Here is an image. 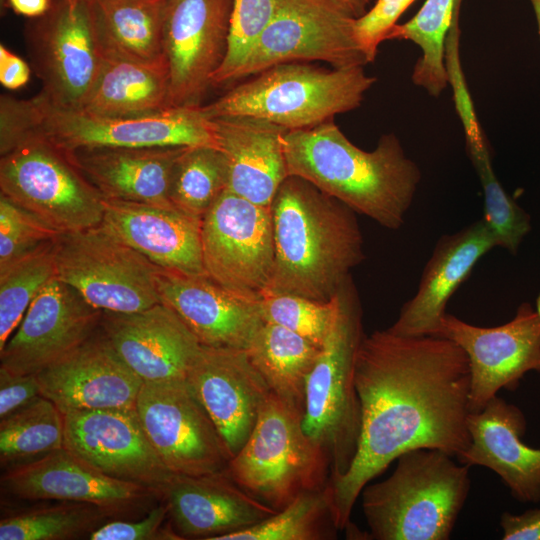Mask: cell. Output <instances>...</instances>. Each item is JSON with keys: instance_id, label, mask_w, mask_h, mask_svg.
Here are the masks:
<instances>
[{"instance_id": "cell-1", "label": "cell", "mask_w": 540, "mask_h": 540, "mask_svg": "<svg viewBox=\"0 0 540 540\" xmlns=\"http://www.w3.org/2000/svg\"><path fill=\"white\" fill-rule=\"evenodd\" d=\"M471 373L450 339L377 330L361 341L355 363L361 429L349 469L327 487L335 526L344 530L369 481L401 454L442 450L456 459L470 446Z\"/></svg>"}, {"instance_id": "cell-2", "label": "cell", "mask_w": 540, "mask_h": 540, "mask_svg": "<svg viewBox=\"0 0 540 540\" xmlns=\"http://www.w3.org/2000/svg\"><path fill=\"white\" fill-rule=\"evenodd\" d=\"M270 210L275 260L265 291L330 301L364 259L355 212L293 175L279 186Z\"/></svg>"}, {"instance_id": "cell-3", "label": "cell", "mask_w": 540, "mask_h": 540, "mask_svg": "<svg viewBox=\"0 0 540 540\" xmlns=\"http://www.w3.org/2000/svg\"><path fill=\"white\" fill-rule=\"evenodd\" d=\"M288 175L306 179L324 193L396 230L404 223L421 180L393 133L373 151L355 146L333 122L288 130L282 136Z\"/></svg>"}, {"instance_id": "cell-4", "label": "cell", "mask_w": 540, "mask_h": 540, "mask_svg": "<svg viewBox=\"0 0 540 540\" xmlns=\"http://www.w3.org/2000/svg\"><path fill=\"white\" fill-rule=\"evenodd\" d=\"M24 136L43 138L66 152L95 147L219 148L212 119L201 106L101 117L56 106L40 94L30 99L1 96L0 152Z\"/></svg>"}, {"instance_id": "cell-5", "label": "cell", "mask_w": 540, "mask_h": 540, "mask_svg": "<svg viewBox=\"0 0 540 540\" xmlns=\"http://www.w3.org/2000/svg\"><path fill=\"white\" fill-rule=\"evenodd\" d=\"M396 461L388 478L361 491L369 539L448 540L470 492V466L434 448Z\"/></svg>"}, {"instance_id": "cell-6", "label": "cell", "mask_w": 540, "mask_h": 540, "mask_svg": "<svg viewBox=\"0 0 540 540\" xmlns=\"http://www.w3.org/2000/svg\"><path fill=\"white\" fill-rule=\"evenodd\" d=\"M363 67L327 70L298 62L277 64L201 109L210 119L241 115L287 130L312 128L361 105L376 82Z\"/></svg>"}, {"instance_id": "cell-7", "label": "cell", "mask_w": 540, "mask_h": 540, "mask_svg": "<svg viewBox=\"0 0 540 540\" xmlns=\"http://www.w3.org/2000/svg\"><path fill=\"white\" fill-rule=\"evenodd\" d=\"M364 336L362 309L350 277L338 292L333 323L305 389L302 426L327 453L329 478L344 474L358 449L361 410L355 363Z\"/></svg>"}, {"instance_id": "cell-8", "label": "cell", "mask_w": 540, "mask_h": 540, "mask_svg": "<svg viewBox=\"0 0 540 540\" xmlns=\"http://www.w3.org/2000/svg\"><path fill=\"white\" fill-rule=\"evenodd\" d=\"M302 418L271 392L228 464L239 486L276 511L304 492L323 489L330 477L328 455L304 431Z\"/></svg>"}, {"instance_id": "cell-9", "label": "cell", "mask_w": 540, "mask_h": 540, "mask_svg": "<svg viewBox=\"0 0 540 540\" xmlns=\"http://www.w3.org/2000/svg\"><path fill=\"white\" fill-rule=\"evenodd\" d=\"M0 194L60 233L100 225L104 202L65 151L24 136L0 153Z\"/></svg>"}, {"instance_id": "cell-10", "label": "cell", "mask_w": 540, "mask_h": 540, "mask_svg": "<svg viewBox=\"0 0 540 540\" xmlns=\"http://www.w3.org/2000/svg\"><path fill=\"white\" fill-rule=\"evenodd\" d=\"M54 257L56 277L103 312L134 313L161 303V269L102 224L60 233Z\"/></svg>"}, {"instance_id": "cell-11", "label": "cell", "mask_w": 540, "mask_h": 540, "mask_svg": "<svg viewBox=\"0 0 540 540\" xmlns=\"http://www.w3.org/2000/svg\"><path fill=\"white\" fill-rule=\"evenodd\" d=\"M135 408L172 474L201 476L228 469L231 455L186 379L144 381Z\"/></svg>"}, {"instance_id": "cell-12", "label": "cell", "mask_w": 540, "mask_h": 540, "mask_svg": "<svg viewBox=\"0 0 540 540\" xmlns=\"http://www.w3.org/2000/svg\"><path fill=\"white\" fill-rule=\"evenodd\" d=\"M206 274L224 288L260 300L274 267L271 210L228 190L201 220Z\"/></svg>"}, {"instance_id": "cell-13", "label": "cell", "mask_w": 540, "mask_h": 540, "mask_svg": "<svg viewBox=\"0 0 540 540\" xmlns=\"http://www.w3.org/2000/svg\"><path fill=\"white\" fill-rule=\"evenodd\" d=\"M29 29L27 46L39 93L50 103L79 109L103 64L86 0H60Z\"/></svg>"}, {"instance_id": "cell-14", "label": "cell", "mask_w": 540, "mask_h": 540, "mask_svg": "<svg viewBox=\"0 0 540 540\" xmlns=\"http://www.w3.org/2000/svg\"><path fill=\"white\" fill-rule=\"evenodd\" d=\"M355 20L326 0H279L272 21L233 81L281 63L320 60L333 68L366 65Z\"/></svg>"}, {"instance_id": "cell-15", "label": "cell", "mask_w": 540, "mask_h": 540, "mask_svg": "<svg viewBox=\"0 0 540 540\" xmlns=\"http://www.w3.org/2000/svg\"><path fill=\"white\" fill-rule=\"evenodd\" d=\"M437 336L455 342L468 357L471 413L480 412L500 389L515 391L527 372L540 374V298L536 310L524 302L511 321L495 327L446 313Z\"/></svg>"}, {"instance_id": "cell-16", "label": "cell", "mask_w": 540, "mask_h": 540, "mask_svg": "<svg viewBox=\"0 0 540 540\" xmlns=\"http://www.w3.org/2000/svg\"><path fill=\"white\" fill-rule=\"evenodd\" d=\"M234 0H167L163 43L171 107H197L222 64Z\"/></svg>"}, {"instance_id": "cell-17", "label": "cell", "mask_w": 540, "mask_h": 540, "mask_svg": "<svg viewBox=\"0 0 540 540\" xmlns=\"http://www.w3.org/2000/svg\"><path fill=\"white\" fill-rule=\"evenodd\" d=\"M102 315L76 289L54 277L0 350V367L13 374L39 373L94 335Z\"/></svg>"}, {"instance_id": "cell-18", "label": "cell", "mask_w": 540, "mask_h": 540, "mask_svg": "<svg viewBox=\"0 0 540 540\" xmlns=\"http://www.w3.org/2000/svg\"><path fill=\"white\" fill-rule=\"evenodd\" d=\"M65 448L111 477L159 496L173 475L149 441L136 408L68 410Z\"/></svg>"}, {"instance_id": "cell-19", "label": "cell", "mask_w": 540, "mask_h": 540, "mask_svg": "<svg viewBox=\"0 0 540 540\" xmlns=\"http://www.w3.org/2000/svg\"><path fill=\"white\" fill-rule=\"evenodd\" d=\"M231 458L250 436L271 391L246 349L201 347L186 376Z\"/></svg>"}, {"instance_id": "cell-20", "label": "cell", "mask_w": 540, "mask_h": 540, "mask_svg": "<svg viewBox=\"0 0 540 540\" xmlns=\"http://www.w3.org/2000/svg\"><path fill=\"white\" fill-rule=\"evenodd\" d=\"M36 375L41 395L62 412L135 408L143 384L117 355L100 327L84 343Z\"/></svg>"}, {"instance_id": "cell-21", "label": "cell", "mask_w": 540, "mask_h": 540, "mask_svg": "<svg viewBox=\"0 0 540 540\" xmlns=\"http://www.w3.org/2000/svg\"><path fill=\"white\" fill-rule=\"evenodd\" d=\"M100 330L144 381L186 379L201 343L164 303L134 313L103 312Z\"/></svg>"}, {"instance_id": "cell-22", "label": "cell", "mask_w": 540, "mask_h": 540, "mask_svg": "<svg viewBox=\"0 0 540 540\" xmlns=\"http://www.w3.org/2000/svg\"><path fill=\"white\" fill-rule=\"evenodd\" d=\"M160 300L174 310L201 345L248 349L264 323L259 300L238 295L208 275L160 270Z\"/></svg>"}, {"instance_id": "cell-23", "label": "cell", "mask_w": 540, "mask_h": 540, "mask_svg": "<svg viewBox=\"0 0 540 540\" xmlns=\"http://www.w3.org/2000/svg\"><path fill=\"white\" fill-rule=\"evenodd\" d=\"M1 490L24 500L92 503L113 513L159 496L143 485L104 474L65 447L5 470Z\"/></svg>"}, {"instance_id": "cell-24", "label": "cell", "mask_w": 540, "mask_h": 540, "mask_svg": "<svg viewBox=\"0 0 540 540\" xmlns=\"http://www.w3.org/2000/svg\"><path fill=\"white\" fill-rule=\"evenodd\" d=\"M162 497L182 539L216 540L276 512L239 486L228 469L201 476L174 474Z\"/></svg>"}, {"instance_id": "cell-25", "label": "cell", "mask_w": 540, "mask_h": 540, "mask_svg": "<svg viewBox=\"0 0 540 540\" xmlns=\"http://www.w3.org/2000/svg\"><path fill=\"white\" fill-rule=\"evenodd\" d=\"M498 239L484 218L442 236L426 264L416 294L402 306L387 330L401 336H437L446 305L476 263Z\"/></svg>"}, {"instance_id": "cell-26", "label": "cell", "mask_w": 540, "mask_h": 540, "mask_svg": "<svg viewBox=\"0 0 540 540\" xmlns=\"http://www.w3.org/2000/svg\"><path fill=\"white\" fill-rule=\"evenodd\" d=\"M468 428L470 446L457 460L495 472L516 500L540 502V449L522 441L527 422L521 409L496 395L470 414Z\"/></svg>"}, {"instance_id": "cell-27", "label": "cell", "mask_w": 540, "mask_h": 540, "mask_svg": "<svg viewBox=\"0 0 540 540\" xmlns=\"http://www.w3.org/2000/svg\"><path fill=\"white\" fill-rule=\"evenodd\" d=\"M103 202L101 224L155 266L185 275L206 274L201 221L171 208L108 199Z\"/></svg>"}, {"instance_id": "cell-28", "label": "cell", "mask_w": 540, "mask_h": 540, "mask_svg": "<svg viewBox=\"0 0 540 540\" xmlns=\"http://www.w3.org/2000/svg\"><path fill=\"white\" fill-rule=\"evenodd\" d=\"M184 148L95 147L65 152L103 199L175 209L169 199L170 180Z\"/></svg>"}, {"instance_id": "cell-29", "label": "cell", "mask_w": 540, "mask_h": 540, "mask_svg": "<svg viewBox=\"0 0 540 540\" xmlns=\"http://www.w3.org/2000/svg\"><path fill=\"white\" fill-rule=\"evenodd\" d=\"M227 164V190L270 208L281 183L289 176L282 136L287 129L252 116L212 118Z\"/></svg>"}, {"instance_id": "cell-30", "label": "cell", "mask_w": 540, "mask_h": 540, "mask_svg": "<svg viewBox=\"0 0 540 540\" xmlns=\"http://www.w3.org/2000/svg\"><path fill=\"white\" fill-rule=\"evenodd\" d=\"M445 65L449 85L453 89L456 112L464 128L467 151L483 189V218L495 233L499 247L516 254L531 229L530 217L506 193L496 177L487 142L466 85L458 49L447 51Z\"/></svg>"}, {"instance_id": "cell-31", "label": "cell", "mask_w": 540, "mask_h": 540, "mask_svg": "<svg viewBox=\"0 0 540 540\" xmlns=\"http://www.w3.org/2000/svg\"><path fill=\"white\" fill-rule=\"evenodd\" d=\"M103 56L168 68L163 43L167 0H86Z\"/></svg>"}, {"instance_id": "cell-32", "label": "cell", "mask_w": 540, "mask_h": 540, "mask_svg": "<svg viewBox=\"0 0 540 540\" xmlns=\"http://www.w3.org/2000/svg\"><path fill=\"white\" fill-rule=\"evenodd\" d=\"M168 108V68L103 56L99 76L79 110L101 117H135Z\"/></svg>"}, {"instance_id": "cell-33", "label": "cell", "mask_w": 540, "mask_h": 540, "mask_svg": "<svg viewBox=\"0 0 540 540\" xmlns=\"http://www.w3.org/2000/svg\"><path fill=\"white\" fill-rule=\"evenodd\" d=\"M320 348L285 327L264 321L246 350L270 391L303 415L307 378Z\"/></svg>"}, {"instance_id": "cell-34", "label": "cell", "mask_w": 540, "mask_h": 540, "mask_svg": "<svg viewBox=\"0 0 540 540\" xmlns=\"http://www.w3.org/2000/svg\"><path fill=\"white\" fill-rule=\"evenodd\" d=\"M64 447V413L42 395L0 419V463L5 470Z\"/></svg>"}, {"instance_id": "cell-35", "label": "cell", "mask_w": 540, "mask_h": 540, "mask_svg": "<svg viewBox=\"0 0 540 540\" xmlns=\"http://www.w3.org/2000/svg\"><path fill=\"white\" fill-rule=\"evenodd\" d=\"M462 0H426L417 14L396 24L386 40H410L421 49L412 81L429 95L438 97L449 84L445 65L446 38Z\"/></svg>"}, {"instance_id": "cell-36", "label": "cell", "mask_w": 540, "mask_h": 540, "mask_svg": "<svg viewBox=\"0 0 540 540\" xmlns=\"http://www.w3.org/2000/svg\"><path fill=\"white\" fill-rule=\"evenodd\" d=\"M113 514L102 506L76 501L35 506L1 518L0 540H68L90 535Z\"/></svg>"}, {"instance_id": "cell-37", "label": "cell", "mask_w": 540, "mask_h": 540, "mask_svg": "<svg viewBox=\"0 0 540 540\" xmlns=\"http://www.w3.org/2000/svg\"><path fill=\"white\" fill-rule=\"evenodd\" d=\"M227 164L219 148L185 147L173 167L169 199L172 206L196 220L227 190Z\"/></svg>"}, {"instance_id": "cell-38", "label": "cell", "mask_w": 540, "mask_h": 540, "mask_svg": "<svg viewBox=\"0 0 540 540\" xmlns=\"http://www.w3.org/2000/svg\"><path fill=\"white\" fill-rule=\"evenodd\" d=\"M335 526L328 487L307 491L266 519L216 540L333 539Z\"/></svg>"}, {"instance_id": "cell-39", "label": "cell", "mask_w": 540, "mask_h": 540, "mask_svg": "<svg viewBox=\"0 0 540 540\" xmlns=\"http://www.w3.org/2000/svg\"><path fill=\"white\" fill-rule=\"evenodd\" d=\"M54 242L0 274V350L34 298L56 277Z\"/></svg>"}, {"instance_id": "cell-40", "label": "cell", "mask_w": 540, "mask_h": 540, "mask_svg": "<svg viewBox=\"0 0 540 540\" xmlns=\"http://www.w3.org/2000/svg\"><path fill=\"white\" fill-rule=\"evenodd\" d=\"M338 293L328 302L265 291L260 300L263 320L285 327L321 347L334 320Z\"/></svg>"}, {"instance_id": "cell-41", "label": "cell", "mask_w": 540, "mask_h": 540, "mask_svg": "<svg viewBox=\"0 0 540 540\" xmlns=\"http://www.w3.org/2000/svg\"><path fill=\"white\" fill-rule=\"evenodd\" d=\"M279 0H234L225 58L212 77V86L233 81L234 75L272 21Z\"/></svg>"}, {"instance_id": "cell-42", "label": "cell", "mask_w": 540, "mask_h": 540, "mask_svg": "<svg viewBox=\"0 0 540 540\" xmlns=\"http://www.w3.org/2000/svg\"><path fill=\"white\" fill-rule=\"evenodd\" d=\"M59 231L0 194V274L52 244Z\"/></svg>"}, {"instance_id": "cell-43", "label": "cell", "mask_w": 540, "mask_h": 540, "mask_svg": "<svg viewBox=\"0 0 540 540\" xmlns=\"http://www.w3.org/2000/svg\"><path fill=\"white\" fill-rule=\"evenodd\" d=\"M414 1L377 0L373 7L355 20V36L368 63L375 60L378 46L386 40L398 19Z\"/></svg>"}, {"instance_id": "cell-44", "label": "cell", "mask_w": 540, "mask_h": 540, "mask_svg": "<svg viewBox=\"0 0 540 540\" xmlns=\"http://www.w3.org/2000/svg\"><path fill=\"white\" fill-rule=\"evenodd\" d=\"M169 516L166 502L152 508L142 519L136 521L105 522L90 535L91 540H179L174 528L164 527Z\"/></svg>"}, {"instance_id": "cell-45", "label": "cell", "mask_w": 540, "mask_h": 540, "mask_svg": "<svg viewBox=\"0 0 540 540\" xmlns=\"http://www.w3.org/2000/svg\"><path fill=\"white\" fill-rule=\"evenodd\" d=\"M41 396L36 374H13L0 367V419Z\"/></svg>"}, {"instance_id": "cell-46", "label": "cell", "mask_w": 540, "mask_h": 540, "mask_svg": "<svg viewBox=\"0 0 540 540\" xmlns=\"http://www.w3.org/2000/svg\"><path fill=\"white\" fill-rule=\"evenodd\" d=\"M500 526L504 540H540V508L528 509L517 515L503 512Z\"/></svg>"}, {"instance_id": "cell-47", "label": "cell", "mask_w": 540, "mask_h": 540, "mask_svg": "<svg viewBox=\"0 0 540 540\" xmlns=\"http://www.w3.org/2000/svg\"><path fill=\"white\" fill-rule=\"evenodd\" d=\"M30 79V68L20 57L0 46V82L10 90L24 86Z\"/></svg>"}, {"instance_id": "cell-48", "label": "cell", "mask_w": 540, "mask_h": 540, "mask_svg": "<svg viewBox=\"0 0 540 540\" xmlns=\"http://www.w3.org/2000/svg\"><path fill=\"white\" fill-rule=\"evenodd\" d=\"M8 3L16 13L32 18L44 15L51 6L49 0H8Z\"/></svg>"}, {"instance_id": "cell-49", "label": "cell", "mask_w": 540, "mask_h": 540, "mask_svg": "<svg viewBox=\"0 0 540 540\" xmlns=\"http://www.w3.org/2000/svg\"><path fill=\"white\" fill-rule=\"evenodd\" d=\"M337 9L357 19L367 12L371 0H326Z\"/></svg>"}, {"instance_id": "cell-50", "label": "cell", "mask_w": 540, "mask_h": 540, "mask_svg": "<svg viewBox=\"0 0 540 540\" xmlns=\"http://www.w3.org/2000/svg\"><path fill=\"white\" fill-rule=\"evenodd\" d=\"M529 1L534 10V14H535L537 25H538V31L540 35V0H529Z\"/></svg>"}]
</instances>
